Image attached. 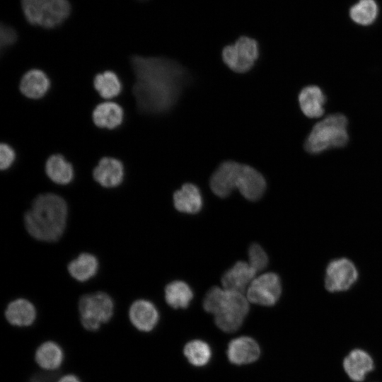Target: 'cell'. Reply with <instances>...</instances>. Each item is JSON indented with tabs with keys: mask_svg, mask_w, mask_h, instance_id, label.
<instances>
[{
	"mask_svg": "<svg viewBox=\"0 0 382 382\" xmlns=\"http://www.w3.org/2000/svg\"><path fill=\"white\" fill-rule=\"evenodd\" d=\"M45 173L54 183L67 185L74 178V168L62 155L53 154L45 163Z\"/></svg>",
	"mask_w": 382,
	"mask_h": 382,
	"instance_id": "cell-24",
	"label": "cell"
},
{
	"mask_svg": "<svg viewBox=\"0 0 382 382\" xmlns=\"http://www.w3.org/2000/svg\"><path fill=\"white\" fill-rule=\"evenodd\" d=\"M378 12L374 0H359L350 8V17L357 23L362 25L371 24Z\"/></svg>",
	"mask_w": 382,
	"mask_h": 382,
	"instance_id": "cell-28",
	"label": "cell"
},
{
	"mask_svg": "<svg viewBox=\"0 0 382 382\" xmlns=\"http://www.w3.org/2000/svg\"><path fill=\"white\" fill-rule=\"evenodd\" d=\"M4 316L10 325L18 328H26L34 323L37 311L32 302L28 299L19 298L7 305Z\"/></svg>",
	"mask_w": 382,
	"mask_h": 382,
	"instance_id": "cell-14",
	"label": "cell"
},
{
	"mask_svg": "<svg viewBox=\"0 0 382 382\" xmlns=\"http://www.w3.org/2000/svg\"><path fill=\"white\" fill-rule=\"evenodd\" d=\"M257 273L248 262L238 261L223 274V288L243 294Z\"/></svg>",
	"mask_w": 382,
	"mask_h": 382,
	"instance_id": "cell-13",
	"label": "cell"
},
{
	"mask_svg": "<svg viewBox=\"0 0 382 382\" xmlns=\"http://www.w3.org/2000/svg\"><path fill=\"white\" fill-rule=\"evenodd\" d=\"M282 284L279 276L267 272L255 278L247 289L248 300L255 304L271 306L280 297Z\"/></svg>",
	"mask_w": 382,
	"mask_h": 382,
	"instance_id": "cell-7",
	"label": "cell"
},
{
	"mask_svg": "<svg viewBox=\"0 0 382 382\" xmlns=\"http://www.w3.org/2000/svg\"><path fill=\"white\" fill-rule=\"evenodd\" d=\"M234 184L241 194L250 201L259 199L266 189V182L262 175L253 167L240 163Z\"/></svg>",
	"mask_w": 382,
	"mask_h": 382,
	"instance_id": "cell-9",
	"label": "cell"
},
{
	"mask_svg": "<svg viewBox=\"0 0 382 382\" xmlns=\"http://www.w3.org/2000/svg\"><path fill=\"white\" fill-rule=\"evenodd\" d=\"M299 101L302 112L308 117H318L324 113L325 98L321 89L316 86L303 88L299 93Z\"/></svg>",
	"mask_w": 382,
	"mask_h": 382,
	"instance_id": "cell-22",
	"label": "cell"
},
{
	"mask_svg": "<svg viewBox=\"0 0 382 382\" xmlns=\"http://www.w3.org/2000/svg\"><path fill=\"white\" fill-rule=\"evenodd\" d=\"M98 265V260L95 255L82 253L68 264L67 270L74 279L83 282L96 274Z\"/></svg>",
	"mask_w": 382,
	"mask_h": 382,
	"instance_id": "cell-23",
	"label": "cell"
},
{
	"mask_svg": "<svg viewBox=\"0 0 382 382\" xmlns=\"http://www.w3.org/2000/svg\"><path fill=\"white\" fill-rule=\"evenodd\" d=\"M71 10L68 0H45L39 26L52 29L60 25L68 18Z\"/></svg>",
	"mask_w": 382,
	"mask_h": 382,
	"instance_id": "cell-19",
	"label": "cell"
},
{
	"mask_svg": "<svg viewBox=\"0 0 382 382\" xmlns=\"http://www.w3.org/2000/svg\"><path fill=\"white\" fill-rule=\"evenodd\" d=\"M343 367L352 381L359 382L364 379L367 373L373 370L374 361L367 352L356 349L345 358Z\"/></svg>",
	"mask_w": 382,
	"mask_h": 382,
	"instance_id": "cell-18",
	"label": "cell"
},
{
	"mask_svg": "<svg viewBox=\"0 0 382 382\" xmlns=\"http://www.w3.org/2000/svg\"><path fill=\"white\" fill-rule=\"evenodd\" d=\"M259 54L257 42L252 37L241 36L233 45L226 46L221 56L224 62L232 71L245 73L253 66Z\"/></svg>",
	"mask_w": 382,
	"mask_h": 382,
	"instance_id": "cell-6",
	"label": "cell"
},
{
	"mask_svg": "<svg viewBox=\"0 0 382 382\" xmlns=\"http://www.w3.org/2000/svg\"><path fill=\"white\" fill-rule=\"evenodd\" d=\"M124 176L125 168L122 163L113 157H103L93 170V179L106 188L119 186Z\"/></svg>",
	"mask_w": 382,
	"mask_h": 382,
	"instance_id": "cell-11",
	"label": "cell"
},
{
	"mask_svg": "<svg viewBox=\"0 0 382 382\" xmlns=\"http://www.w3.org/2000/svg\"><path fill=\"white\" fill-rule=\"evenodd\" d=\"M59 378L58 374L47 372H37L30 378L28 382H56Z\"/></svg>",
	"mask_w": 382,
	"mask_h": 382,
	"instance_id": "cell-33",
	"label": "cell"
},
{
	"mask_svg": "<svg viewBox=\"0 0 382 382\" xmlns=\"http://www.w3.org/2000/svg\"><path fill=\"white\" fill-rule=\"evenodd\" d=\"M226 353L231 363L243 365L255 361L260 355V349L254 339L242 336L229 342Z\"/></svg>",
	"mask_w": 382,
	"mask_h": 382,
	"instance_id": "cell-12",
	"label": "cell"
},
{
	"mask_svg": "<svg viewBox=\"0 0 382 382\" xmlns=\"http://www.w3.org/2000/svg\"><path fill=\"white\" fill-rule=\"evenodd\" d=\"M192 298V289L183 281L171 282L165 288L166 301L175 309L187 308Z\"/></svg>",
	"mask_w": 382,
	"mask_h": 382,
	"instance_id": "cell-25",
	"label": "cell"
},
{
	"mask_svg": "<svg viewBox=\"0 0 382 382\" xmlns=\"http://www.w3.org/2000/svg\"><path fill=\"white\" fill-rule=\"evenodd\" d=\"M36 364L47 371H55L64 361L62 347L55 341L49 340L40 344L34 354Z\"/></svg>",
	"mask_w": 382,
	"mask_h": 382,
	"instance_id": "cell-15",
	"label": "cell"
},
{
	"mask_svg": "<svg viewBox=\"0 0 382 382\" xmlns=\"http://www.w3.org/2000/svg\"><path fill=\"white\" fill-rule=\"evenodd\" d=\"M137 1H140V2H144V1H146L147 0H137Z\"/></svg>",
	"mask_w": 382,
	"mask_h": 382,
	"instance_id": "cell-35",
	"label": "cell"
},
{
	"mask_svg": "<svg viewBox=\"0 0 382 382\" xmlns=\"http://www.w3.org/2000/svg\"><path fill=\"white\" fill-rule=\"evenodd\" d=\"M114 301L103 291L81 296L78 303L80 323L90 332H97L103 324L108 323L114 314Z\"/></svg>",
	"mask_w": 382,
	"mask_h": 382,
	"instance_id": "cell-5",
	"label": "cell"
},
{
	"mask_svg": "<svg viewBox=\"0 0 382 382\" xmlns=\"http://www.w3.org/2000/svg\"><path fill=\"white\" fill-rule=\"evenodd\" d=\"M250 265L257 272L263 270L267 265L268 257L262 248L256 243H253L248 250Z\"/></svg>",
	"mask_w": 382,
	"mask_h": 382,
	"instance_id": "cell-30",
	"label": "cell"
},
{
	"mask_svg": "<svg viewBox=\"0 0 382 382\" xmlns=\"http://www.w3.org/2000/svg\"><path fill=\"white\" fill-rule=\"evenodd\" d=\"M183 352L188 361L195 366H203L207 364L212 357L209 345L199 340L187 342Z\"/></svg>",
	"mask_w": 382,
	"mask_h": 382,
	"instance_id": "cell-27",
	"label": "cell"
},
{
	"mask_svg": "<svg viewBox=\"0 0 382 382\" xmlns=\"http://www.w3.org/2000/svg\"><path fill=\"white\" fill-rule=\"evenodd\" d=\"M93 123L100 128L112 129L124 120L122 108L114 102H104L96 106L92 112Z\"/></svg>",
	"mask_w": 382,
	"mask_h": 382,
	"instance_id": "cell-20",
	"label": "cell"
},
{
	"mask_svg": "<svg viewBox=\"0 0 382 382\" xmlns=\"http://www.w3.org/2000/svg\"><path fill=\"white\" fill-rule=\"evenodd\" d=\"M243 294L212 286L206 294L204 309L214 316L217 327L225 332H233L242 325L248 313L249 304Z\"/></svg>",
	"mask_w": 382,
	"mask_h": 382,
	"instance_id": "cell-3",
	"label": "cell"
},
{
	"mask_svg": "<svg viewBox=\"0 0 382 382\" xmlns=\"http://www.w3.org/2000/svg\"><path fill=\"white\" fill-rule=\"evenodd\" d=\"M130 63L135 76L132 93L142 113L169 111L190 82L187 71L173 59L134 55Z\"/></svg>",
	"mask_w": 382,
	"mask_h": 382,
	"instance_id": "cell-1",
	"label": "cell"
},
{
	"mask_svg": "<svg viewBox=\"0 0 382 382\" xmlns=\"http://www.w3.org/2000/svg\"><path fill=\"white\" fill-rule=\"evenodd\" d=\"M56 382H82L80 378L72 373H67L59 376Z\"/></svg>",
	"mask_w": 382,
	"mask_h": 382,
	"instance_id": "cell-34",
	"label": "cell"
},
{
	"mask_svg": "<svg viewBox=\"0 0 382 382\" xmlns=\"http://www.w3.org/2000/svg\"><path fill=\"white\" fill-rule=\"evenodd\" d=\"M347 126L345 115L328 116L313 127L306 141V150L311 154H318L330 147L345 146L349 139Z\"/></svg>",
	"mask_w": 382,
	"mask_h": 382,
	"instance_id": "cell-4",
	"label": "cell"
},
{
	"mask_svg": "<svg viewBox=\"0 0 382 382\" xmlns=\"http://www.w3.org/2000/svg\"><path fill=\"white\" fill-rule=\"evenodd\" d=\"M357 277V268L349 260L337 259L327 267L325 286L330 292L345 291L356 282Z\"/></svg>",
	"mask_w": 382,
	"mask_h": 382,
	"instance_id": "cell-8",
	"label": "cell"
},
{
	"mask_svg": "<svg viewBox=\"0 0 382 382\" xmlns=\"http://www.w3.org/2000/svg\"><path fill=\"white\" fill-rule=\"evenodd\" d=\"M50 88V80L42 70L33 69L22 76L19 89L25 97L39 99L45 96Z\"/></svg>",
	"mask_w": 382,
	"mask_h": 382,
	"instance_id": "cell-16",
	"label": "cell"
},
{
	"mask_svg": "<svg viewBox=\"0 0 382 382\" xmlns=\"http://www.w3.org/2000/svg\"><path fill=\"white\" fill-rule=\"evenodd\" d=\"M17 37V33L13 28L4 24L1 25L0 43L1 49L12 45L16 42Z\"/></svg>",
	"mask_w": 382,
	"mask_h": 382,
	"instance_id": "cell-32",
	"label": "cell"
},
{
	"mask_svg": "<svg viewBox=\"0 0 382 382\" xmlns=\"http://www.w3.org/2000/svg\"><path fill=\"white\" fill-rule=\"evenodd\" d=\"M175 209L180 212L196 214L202 207V197L199 189L194 184L185 183L173 194Z\"/></svg>",
	"mask_w": 382,
	"mask_h": 382,
	"instance_id": "cell-21",
	"label": "cell"
},
{
	"mask_svg": "<svg viewBox=\"0 0 382 382\" xmlns=\"http://www.w3.org/2000/svg\"><path fill=\"white\" fill-rule=\"evenodd\" d=\"M93 86L99 95L105 99L117 96L122 88L120 78L112 71L97 74L93 79Z\"/></svg>",
	"mask_w": 382,
	"mask_h": 382,
	"instance_id": "cell-26",
	"label": "cell"
},
{
	"mask_svg": "<svg viewBox=\"0 0 382 382\" xmlns=\"http://www.w3.org/2000/svg\"><path fill=\"white\" fill-rule=\"evenodd\" d=\"M68 214L65 200L54 193L37 195L24 214L26 231L34 238L55 242L63 235Z\"/></svg>",
	"mask_w": 382,
	"mask_h": 382,
	"instance_id": "cell-2",
	"label": "cell"
},
{
	"mask_svg": "<svg viewBox=\"0 0 382 382\" xmlns=\"http://www.w3.org/2000/svg\"><path fill=\"white\" fill-rule=\"evenodd\" d=\"M16 159V153L13 149L6 143L0 145V168L4 170L9 168Z\"/></svg>",
	"mask_w": 382,
	"mask_h": 382,
	"instance_id": "cell-31",
	"label": "cell"
},
{
	"mask_svg": "<svg viewBox=\"0 0 382 382\" xmlns=\"http://www.w3.org/2000/svg\"><path fill=\"white\" fill-rule=\"evenodd\" d=\"M237 164L233 161H224L212 175L210 187L218 197H226L235 189L233 178Z\"/></svg>",
	"mask_w": 382,
	"mask_h": 382,
	"instance_id": "cell-17",
	"label": "cell"
},
{
	"mask_svg": "<svg viewBox=\"0 0 382 382\" xmlns=\"http://www.w3.org/2000/svg\"><path fill=\"white\" fill-rule=\"evenodd\" d=\"M45 0H21L26 21L32 25H40Z\"/></svg>",
	"mask_w": 382,
	"mask_h": 382,
	"instance_id": "cell-29",
	"label": "cell"
},
{
	"mask_svg": "<svg viewBox=\"0 0 382 382\" xmlns=\"http://www.w3.org/2000/svg\"><path fill=\"white\" fill-rule=\"evenodd\" d=\"M132 325L139 331L149 332L157 325L159 313L155 305L146 299L134 301L128 311Z\"/></svg>",
	"mask_w": 382,
	"mask_h": 382,
	"instance_id": "cell-10",
	"label": "cell"
}]
</instances>
